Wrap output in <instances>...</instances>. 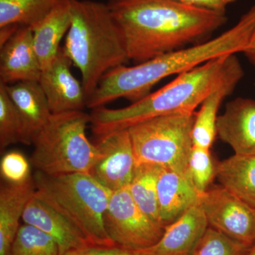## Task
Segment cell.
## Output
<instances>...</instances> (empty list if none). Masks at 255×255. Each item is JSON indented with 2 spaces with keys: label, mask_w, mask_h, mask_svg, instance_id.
Returning <instances> with one entry per match:
<instances>
[{
  "label": "cell",
  "mask_w": 255,
  "mask_h": 255,
  "mask_svg": "<svg viewBox=\"0 0 255 255\" xmlns=\"http://www.w3.org/2000/svg\"><path fill=\"white\" fill-rule=\"evenodd\" d=\"M135 64L182 49L206 38L227 21L225 13L199 9L179 0H109Z\"/></svg>",
  "instance_id": "cell-1"
},
{
  "label": "cell",
  "mask_w": 255,
  "mask_h": 255,
  "mask_svg": "<svg viewBox=\"0 0 255 255\" xmlns=\"http://www.w3.org/2000/svg\"><path fill=\"white\" fill-rule=\"evenodd\" d=\"M255 30V4L235 26L213 39L158 55L133 66L122 65L112 69L101 79L87 99L86 107L93 110L118 99H127L132 103L141 100L156 84L167 77L179 75L223 55L243 53Z\"/></svg>",
  "instance_id": "cell-2"
},
{
  "label": "cell",
  "mask_w": 255,
  "mask_h": 255,
  "mask_svg": "<svg viewBox=\"0 0 255 255\" xmlns=\"http://www.w3.org/2000/svg\"><path fill=\"white\" fill-rule=\"evenodd\" d=\"M236 58V55H226L210 60L179 74L157 91L123 108L112 110L103 107L92 110V131L98 137L126 130L147 119L195 112L222 82Z\"/></svg>",
  "instance_id": "cell-3"
},
{
  "label": "cell",
  "mask_w": 255,
  "mask_h": 255,
  "mask_svg": "<svg viewBox=\"0 0 255 255\" xmlns=\"http://www.w3.org/2000/svg\"><path fill=\"white\" fill-rule=\"evenodd\" d=\"M71 12L63 48L80 70L88 99L106 73L130 60L122 32L107 3L72 0Z\"/></svg>",
  "instance_id": "cell-4"
},
{
  "label": "cell",
  "mask_w": 255,
  "mask_h": 255,
  "mask_svg": "<svg viewBox=\"0 0 255 255\" xmlns=\"http://www.w3.org/2000/svg\"><path fill=\"white\" fill-rule=\"evenodd\" d=\"M33 180L37 195L73 223L91 246H116L105 226L112 191L91 174L48 175L36 171Z\"/></svg>",
  "instance_id": "cell-5"
},
{
  "label": "cell",
  "mask_w": 255,
  "mask_h": 255,
  "mask_svg": "<svg viewBox=\"0 0 255 255\" xmlns=\"http://www.w3.org/2000/svg\"><path fill=\"white\" fill-rule=\"evenodd\" d=\"M90 122L83 111L52 114L33 140V167L48 175L90 174L99 157L97 145L87 136Z\"/></svg>",
  "instance_id": "cell-6"
},
{
  "label": "cell",
  "mask_w": 255,
  "mask_h": 255,
  "mask_svg": "<svg viewBox=\"0 0 255 255\" xmlns=\"http://www.w3.org/2000/svg\"><path fill=\"white\" fill-rule=\"evenodd\" d=\"M195 115V112H179L147 119L128 128L137 165L152 164L187 174L194 147Z\"/></svg>",
  "instance_id": "cell-7"
},
{
  "label": "cell",
  "mask_w": 255,
  "mask_h": 255,
  "mask_svg": "<svg viewBox=\"0 0 255 255\" xmlns=\"http://www.w3.org/2000/svg\"><path fill=\"white\" fill-rule=\"evenodd\" d=\"M105 226L116 246L132 251L155 246L164 231L139 209L128 187L112 191L105 214Z\"/></svg>",
  "instance_id": "cell-8"
},
{
  "label": "cell",
  "mask_w": 255,
  "mask_h": 255,
  "mask_svg": "<svg viewBox=\"0 0 255 255\" xmlns=\"http://www.w3.org/2000/svg\"><path fill=\"white\" fill-rule=\"evenodd\" d=\"M199 203L209 227L247 246H255V208L221 185L203 193Z\"/></svg>",
  "instance_id": "cell-9"
},
{
  "label": "cell",
  "mask_w": 255,
  "mask_h": 255,
  "mask_svg": "<svg viewBox=\"0 0 255 255\" xmlns=\"http://www.w3.org/2000/svg\"><path fill=\"white\" fill-rule=\"evenodd\" d=\"M99 157L90 174L112 191L128 187L137 167L128 130L98 137Z\"/></svg>",
  "instance_id": "cell-10"
},
{
  "label": "cell",
  "mask_w": 255,
  "mask_h": 255,
  "mask_svg": "<svg viewBox=\"0 0 255 255\" xmlns=\"http://www.w3.org/2000/svg\"><path fill=\"white\" fill-rule=\"evenodd\" d=\"M72 64L61 47L51 65L42 71L38 82L52 114L83 111L87 106L85 89L72 73Z\"/></svg>",
  "instance_id": "cell-11"
},
{
  "label": "cell",
  "mask_w": 255,
  "mask_h": 255,
  "mask_svg": "<svg viewBox=\"0 0 255 255\" xmlns=\"http://www.w3.org/2000/svg\"><path fill=\"white\" fill-rule=\"evenodd\" d=\"M0 50V82L11 85L39 81L42 68L31 27L21 26Z\"/></svg>",
  "instance_id": "cell-12"
},
{
  "label": "cell",
  "mask_w": 255,
  "mask_h": 255,
  "mask_svg": "<svg viewBox=\"0 0 255 255\" xmlns=\"http://www.w3.org/2000/svg\"><path fill=\"white\" fill-rule=\"evenodd\" d=\"M22 221L53 238L59 248L60 255L91 246L73 223L37 195L36 191L24 210Z\"/></svg>",
  "instance_id": "cell-13"
},
{
  "label": "cell",
  "mask_w": 255,
  "mask_h": 255,
  "mask_svg": "<svg viewBox=\"0 0 255 255\" xmlns=\"http://www.w3.org/2000/svg\"><path fill=\"white\" fill-rule=\"evenodd\" d=\"M216 128L235 154L255 156V101L239 97L230 102L218 117Z\"/></svg>",
  "instance_id": "cell-14"
},
{
  "label": "cell",
  "mask_w": 255,
  "mask_h": 255,
  "mask_svg": "<svg viewBox=\"0 0 255 255\" xmlns=\"http://www.w3.org/2000/svg\"><path fill=\"white\" fill-rule=\"evenodd\" d=\"M208 228L209 223L199 203L164 228L160 240L147 250L150 255H192Z\"/></svg>",
  "instance_id": "cell-15"
},
{
  "label": "cell",
  "mask_w": 255,
  "mask_h": 255,
  "mask_svg": "<svg viewBox=\"0 0 255 255\" xmlns=\"http://www.w3.org/2000/svg\"><path fill=\"white\" fill-rule=\"evenodd\" d=\"M243 75V68L236 58L222 82L202 102L200 109L196 113L193 126L194 147L210 150L217 135L216 125L220 107L225 98L232 93Z\"/></svg>",
  "instance_id": "cell-16"
},
{
  "label": "cell",
  "mask_w": 255,
  "mask_h": 255,
  "mask_svg": "<svg viewBox=\"0 0 255 255\" xmlns=\"http://www.w3.org/2000/svg\"><path fill=\"white\" fill-rule=\"evenodd\" d=\"M157 196L161 223L165 228L187 210L199 204L201 194L196 191L186 174L160 167Z\"/></svg>",
  "instance_id": "cell-17"
},
{
  "label": "cell",
  "mask_w": 255,
  "mask_h": 255,
  "mask_svg": "<svg viewBox=\"0 0 255 255\" xmlns=\"http://www.w3.org/2000/svg\"><path fill=\"white\" fill-rule=\"evenodd\" d=\"M4 85L22 119L25 145H31L52 115L44 92L39 82L36 81L19 82Z\"/></svg>",
  "instance_id": "cell-18"
},
{
  "label": "cell",
  "mask_w": 255,
  "mask_h": 255,
  "mask_svg": "<svg viewBox=\"0 0 255 255\" xmlns=\"http://www.w3.org/2000/svg\"><path fill=\"white\" fill-rule=\"evenodd\" d=\"M36 191L33 178L19 184L9 183L0 189V255H10L23 212Z\"/></svg>",
  "instance_id": "cell-19"
},
{
  "label": "cell",
  "mask_w": 255,
  "mask_h": 255,
  "mask_svg": "<svg viewBox=\"0 0 255 255\" xmlns=\"http://www.w3.org/2000/svg\"><path fill=\"white\" fill-rule=\"evenodd\" d=\"M72 0H61L41 21L35 25L33 39L42 71L55 59L61 47L60 42L71 25Z\"/></svg>",
  "instance_id": "cell-20"
},
{
  "label": "cell",
  "mask_w": 255,
  "mask_h": 255,
  "mask_svg": "<svg viewBox=\"0 0 255 255\" xmlns=\"http://www.w3.org/2000/svg\"><path fill=\"white\" fill-rule=\"evenodd\" d=\"M221 185L255 208V156L235 154L216 165Z\"/></svg>",
  "instance_id": "cell-21"
},
{
  "label": "cell",
  "mask_w": 255,
  "mask_h": 255,
  "mask_svg": "<svg viewBox=\"0 0 255 255\" xmlns=\"http://www.w3.org/2000/svg\"><path fill=\"white\" fill-rule=\"evenodd\" d=\"M160 167L137 164L128 189L132 199L152 221L162 226L159 216L157 180Z\"/></svg>",
  "instance_id": "cell-22"
},
{
  "label": "cell",
  "mask_w": 255,
  "mask_h": 255,
  "mask_svg": "<svg viewBox=\"0 0 255 255\" xmlns=\"http://www.w3.org/2000/svg\"><path fill=\"white\" fill-rule=\"evenodd\" d=\"M61 0H0V26L17 24L33 28Z\"/></svg>",
  "instance_id": "cell-23"
},
{
  "label": "cell",
  "mask_w": 255,
  "mask_h": 255,
  "mask_svg": "<svg viewBox=\"0 0 255 255\" xmlns=\"http://www.w3.org/2000/svg\"><path fill=\"white\" fill-rule=\"evenodd\" d=\"M10 255H60L59 248L46 233L23 223L18 229Z\"/></svg>",
  "instance_id": "cell-24"
},
{
  "label": "cell",
  "mask_w": 255,
  "mask_h": 255,
  "mask_svg": "<svg viewBox=\"0 0 255 255\" xmlns=\"http://www.w3.org/2000/svg\"><path fill=\"white\" fill-rule=\"evenodd\" d=\"M21 142L25 145L24 127L22 119L0 82V148Z\"/></svg>",
  "instance_id": "cell-25"
},
{
  "label": "cell",
  "mask_w": 255,
  "mask_h": 255,
  "mask_svg": "<svg viewBox=\"0 0 255 255\" xmlns=\"http://www.w3.org/2000/svg\"><path fill=\"white\" fill-rule=\"evenodd\" d=\"M252 248L209 226L192 255H248Z\"/></svg>",
  "instance_id": "cell-26"
},
{
  "label": "cell",
  "mask_w": 255,
  "mask_h": 255,
  "mask_svg": "<svg viewBox=\"0 0 255 255\" xmlns=\"http://www.w3.org/2000/svg\"><path fill=\"white\" fill-rule=\"evenodd\" d=\"M186 175L199 194H202L209 189L214 178L216 177V165L209 149L193 147Z\"/></svg>",
  "instance_id": "cell-27"
},
{
  "label": "cell",
  "mask_w": 255,
  "mask_h": 255,
  "mask_svg": "<svg viewBox=\"0 0 255 255\" xmlns=\"http://www.w3.org/2000/svg\"><path fill=\"white\" fill-rule=\"evenodd\" d=\"M0 172L4 179L13 184L24 182L31 177L29 162L23 154L16 151L3 156L0 163Z\"/></svg>",
  "instance_id": "cell-28"
},
{
  "label": "cell",
  "mask_w": 255,
  "mask_h": 255,
  "mask_svg": "<svg viewBox=\"0 0 255 255\" xmlns=\"http://www.w3.org/2000/svg\"><path fill=\"white\" fill-rule=\"evenodd\" d=\"M63 255H150L147 249L132 251L119 246H87L81 249L68 252Z\"/></svg>",
  "instance_id": "cell-29"
},
{
  "label": "cell",
  "mask_w": 255,
  "mask_h": 255,
  "mask_svg": "<svg viewBox=\"0 0 255 255\" xmlns=\"http://www.w3.org/2000/svg\"><path fill=\"white\" fill-rule=\"evenodd\" d=\"M184 4L199 9L225 13L226 8L236 0H179Z\"/></svg>",
  "instance_id": "cell-30"
},
{
  "label": "cell",
  "mask_w": 255,
  "mask_h": 255,
  "mask_svg": "<svg viewBox=\"0 0 255 255\" xmlns=\"http://www.w3.org/2000/svg\"><path fill=\"white\" fill-rule=\"evenodd\" d=\"M21 26L17 24H9L0 26V47L4 46L10 38H12Z\"/></svg>",
  "instance_id": "cell-31"
},
{
  "label": "cell",
  "mask_w": 255,
  "mask_h": 255,
  "mask_svg": "<svg viewBox=\"0 0 255 255\" xmlns=\"http://www.w3.org/2000/svg\"><path fill=\"white\" fill-rule=\"evenodd\" d=\"M243 53L246 55L248 59L253 64L255 68V30L254 33L252 35L249 44Z\"/></svg>",
  "instance_id": "cell-32"
},
{
  "label": "cell",
  "mask_w": 255,
  "mask_h": 255,
  "mask_svg": "<svg viewBox=\"0 0 255 255\" xmlns=\"http://www.w3.org/2000/svg\"><path fill=\"white\" fill-rule=\"evenodd\" d=\"M248 255H255V245L252 248L251 251L248 253Z\"/></svg>",
  "instance_id": "cell-33"
}]
</instances>
